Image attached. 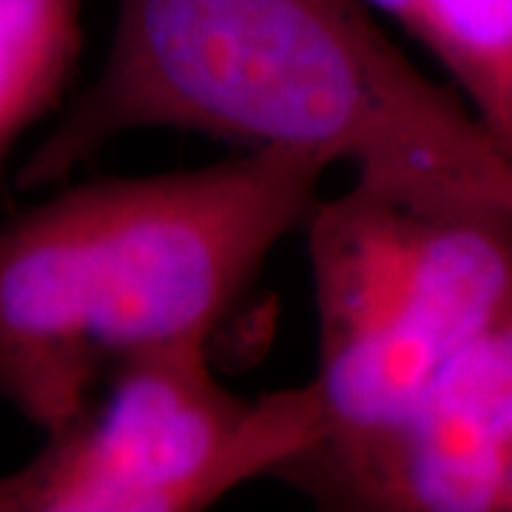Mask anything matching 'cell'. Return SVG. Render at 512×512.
Returning <instances> with one entry per match:
<instances>
[{
  "label": "cell",
  "instance_id": "52a82bcc",
  "mask_svg": "<svg viewBox=\"0 0 512 512\" xmlns=\"http://www.w3.org/2000/svg\"><path fill=\"white\" fill-rule=\"evenodd\" d=\"M410 37L512 154V0H413Z\"/></svg>",
  "mask_w": 512,
  "mask_h": 512
},
{
  "label": "cell",
  "instance_id": "7a4b0ae2",
  "mask_svg": "<svg viewBox=\"0 0 512 512\" xmlns=\"http://www.w3.org/2000/svg\"><path fill=\"white\" fill-rule=\"evenodd\" d=\"M328 165L239 148L205 168L72 185L0 228V404L43 436L123 359L217 330Z\"/></svg>",
  "mask_w": 512,
  "mask_h": 512
},
{
  "label": "cell",
  "instance_id": "3957f363",
  "mask_svg": "<svg viewBox=\"0 0 512 512\" xmlns=\"http://www.w3.org/2000/svg\"><path fill=\"white\" fill-rule=\"evenodd\" d=\"M305 228L328 430L296 458L336 461L393 436L510 305L512 220L353 180Z\"/></svg>",
  "mask_w": 512,
  "mask_h": 512
},
{
  "label": "cell",
  "instance_id": "5b68a950",
  "mask_svg": "<svg viewBox=\"0 0 512 512\" xmlns=\"http://www.w3.org/2000/svg\"><path fill=\"white\" fill-rule=\"evenodd\" d=\"M276 481L339 512H512V302L402 427L336 461L296 458Z\"/></svg>",
  "mask_w": 512,
  "mask_h": 512
},
{
  "label": "cell",
  "instance_id": "277c9868",
  "mask_svg": "<svg viewBox=\"0 0 512 512\" xmlns=\"http://www.w3.org/2000/svg\"><path fill=\"white\" fill-rule=\"evenodd\" d=\"M325 430L313 379L242 399L214 376L208 336H191L114 367L72 424L0 476V512L205 510Z\"/></svg>",
  "mask_w": 512,
  "mask_h": 512
},
{
  "label": "cell",
  "instance_id": "6da1fadb",
  "mask_svg": "<svg viewBox=\"0 0 512 512\" xmlns=\"http://www.w3.org/2000/svg\"><path fill=\"white\" fill-rule=\"evenodd\" d=\"M365 0H120L89 89L20 165L66 183L128 131L288 148L404 200L512 220V154Z\"/></svg>",
  "mask_w": 512,
  "mask_h": 512
},
{
  "label": "cell",
  "instance_id": "8992f818",
  "mask_svg": "<svg viewBox=\"0 0 512 512\" xmlns=\"http://www.w3.org/2000/svg\"><path fill=\"white\" fill-rule=\"evenodd\" d=\"M83 0H0V168L63 103L83 49Z\"/></svg>",
  "mask_w": 512,
  "mask_h": 512
}]
</instances>
